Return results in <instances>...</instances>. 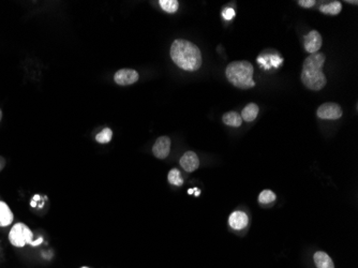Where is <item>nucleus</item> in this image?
Listing matches in <instances>:
<instances>
[{"label": "nucleus", "instance_id": "obj_1", "mask_svg": "<svg viewBox=\"0 0 358 268\" xmlns=\"http://www.w3.org/2000/svg\"><path fill=\"white\" fill-rule=\"evenodd\" d=\"M170 57L177 67L189 72L198 71L203 62L199 47L185 39H177L172 43Z\"/></svg>", "mask_w": 358, "mask_h": 268}, {"label": "nucleus", "instance_id": "obj_2", "mask_svg": "<svg viewBox=\"0 0 358 268\" xmlns=\"http://www.w3.org/2000/svg\"><path fill=\"white\" fill-rule=\"evenodd\" d=\"M325 60V55L317 52L310 54L303 61L300 78L308 89L318 91L326 86L327 80L323 72Z\"/></svg>", "mask_w": 358, "mask_h": 268}, {"label": "nucleus", "instance_id": "obj_3", "mask_svg": "<svg viewBox=\"0 0 358 268\" xmlns=\"http://www.w3.org/2000/svg\"><path fill=\"white\" fill-rule=\"evenodd\" d=\"M253 66L249 61H233L225 69L228 81L239 89H249L255 86Z\"/></svg>", "mask_w": 358, "mask_h": 268}, {"label": "nucleus", "instance_id": "obj_4", "mask_svg": "<svg viewBox=\"0 0 358 268\" xmlns=\"http://www.w3.org/2000/svg\"><path fill=\"white\" fill-rule=\"evenodd\" d=\"M34 234L30 228L24 223L14 224L9 233V240L14 247L23 248L33 243Z\"/></svg>", "mask_w": 358, "mask_h": 268}, {"label": "nucleus", "instance_id": "obj_5", "mask_svg": "<svg viewBox=\"0 0 358 268\" xmlns=\"http://www.w3.org/2000/svg\"><path fill=\"white\" fill-rule=\"evenodd\" d=\"M342 108L339 104L333 102H326L317 108L316 115L318 118L325 120H336L342 117Z\"/></svg>", "mask_w": 358, "mask_h": 268}, {"label": "nucleus", "instance_id": "obj_6", "mask_svg": "<svg viewBox=\"0 0 358 268\" xmlns=\"http://www.w3.org/2000/svg\"><path fill=\"white\" fill-rule=\"evenodd\" d=\"M139 75L133 69H120L114 75L115 83L119 86H129L138 81Z\"/></svg>", "mask_w": 358, "mask_h": 268}, {"label": "nucleus", "instance_id": "obj_7", "mask_svg": "<svg viewBox=\"0 0 358 268\" xmlns=\"http://www.w3.org/2000/svg\"><path fill=\"white\" fill-rule=\"evenodd\" d=\"M322 43H323L322 36L316 30H311L310 33L305 37V42H303V44H305V50L309 54H314L320 51V49L322 47Z\"/></svg>", "mask_w": 358, "mask_h": 268}, {"label": "nucleus", "instance_id": "obj_8", "mask_svg": "<svg viewBox=\"0 0 358 268\" xmlns=\"http://www.w3.org/2000/svg\"><path fill=\"white\" fill-rule=\"evenodd\" d=\"M170 152V139L168 137H160L154 142L152 154L158 159H165Z\"/></svg>", "mask_w": 358, "mask_h": 268}, {"label": "nucleus", "instance_id": "obj_9", "mask_svg": "<svg viewBox=\"0 0 358 268\" xmlns=\"http://www.w3.org/2000/svg\"><path fill=\"white\" fill-rule=\"evenodd\" d=\"M181 167L188 173H192L197 171L200 167V159L198 155L194 152H187L181 158Z\"/></svg>", "mask_w": 358, "mask_h": 268}, {"label": "nucleus", "instance_id": "obj_10", "mask_svg": "<svg viewBox=\"0 0 358 268\" xmlns=\"http://www.w3.org/2000/svg\"><path fill=\"white\" fill-rule=\"evenodd\" d=\"M248 222H249V218L247 214L240 210L232 212L229 218L230 226L233 228V230H236V231L244 230V228L248 225Z\"/></svg>", "mask_w": 358, "mask_h": 268}, {"label": "nucleus", "instance_id": "obj_11", "mask_svg": "<svg viewBox=\"0 0 358 268\" xmlns=\"http://www.w3.org/2000/svg\"><path fill=\"white\" fill-rule=\"evenodd\" d=\"M13 212L8 206V204L4 201H0V226L6 227L12 224L13 222Z\"/></svg>", "mask_w": 358, "mask_h": 268}, {"label": "nucleus", "instance_id": "obj_12", "mask_svg": "<svg viewBox=\"0 0 358 268\" xmlns=\"http://www.w3.org/2000/svg\"><path fill=\"white\" fill-rule=\"evenodd\" d=\"M313 261L316 268H334V264L330 256L323 251H317L313 255Z\"/></svg>", "mask_w": 358, "mask_h": 268}, {"label": "nucleus", "instance_id": "obj_13", "mask_svg": "<svg viewBox=\"0 0 358 268\" xmlns=\"http://www.w3.org/2000/svg\"><path fill=\"white\" fill-rule=\"evenodd\" d=\"M259 111L260 108L255 103H249L248 105H246V107L243 109V112L240 114L241 119L247 122H251L255 120V118L258 117Z\"/></svg>", "mask_w": 358, "mask_h": 268}, {"label": "nucleus", "instance_id": "obj_14", "mask_svg": "<svg viewBox=\"0 0 358 268\" xmlns=\"http://www.w3.org/2000/svg\"><path fill=\"white\" fill-rule=\"evenodd\" d=\"M222 121L227 125L230 127L238 128L243 123V119H241V116L236 113V112H228L222 116Z\"/></svg>", "mask_w": 358, "mask_h": 268}, {"label": "nucleus", "instance_id": "obj_15", "mask_svg": "<svg viewBox=\"0 0 358 268\" xmlns=\"http://www.w3.org/2000/svg\"><path fill=\"white\" fill-rule=\"evenodd\" d=\"M342 10V5L340 2H332L328 5H323L320 7V11L323 14L338 15Z\"/></svg>", "mask_w": 358, "mask_h": 268}, {"label": "nucleus", "instance_id": "obj_16", "mask_svg": "<svg viewBox=\"0 0 358 268\" xmlns=\"http://www.w3.org/2000/svg\"><path fill=\"white\" fill-rule=\"evenodd\" d=\"M167 179H168V183L174 185V186L181 187V186L184 185V178L182 176L181 171H179L178 169H172V170H170L168 172Z\"/></svg>", "mask_w": 358, "mask_h": 268}, {"label": "nucleus", "instance_id": "obj_17", "mask_svg": "<svg viewBox=\"0 0 358 268\" xmlns=\"http://www.w3.org/2000/svg\"><path fill=\"white\" fill-rule=\"evenodd\" d=\"M159 5L162 10L166 13H175L179 8V3L177 0H160Z\"/></svg>", "mask_w": 358, "mask_h": 268}, {"label": "nucleus", "instance_id": "obj_18", "mask_svg": "<svg viewBox=\"0 0 358 268\" xmlns=\"http://www.w3.org/2000/svg\"><path fill=\"white\" fill-rule=\"evenodd\" d=\"M112 138H113V131L110 128H105L97 134L96 141L100 144H107L112 141Z\"/></svg>", "mask_w": 358, "mask_h": 268}, {"label": "nucleus", "instance_id": "obj_19", "mask_svg": "<svg viewBox=\"0 0 358 268\" xmlns=\"http://www.w3.org/2000/svg\"><path fill=\"white\" fill-rule=\"evenodd\" d=\"M276 198L277 196H276L275 192H272L271 190H264L261 192V194L259 196V202L261 204L266 205V204H270L272 202H275Z\"/></svg>", "mask_w": 358, "mask_h": 268}, {"label": "nucleus", "instance_id": "obj_20", "mask_svg": "<svg viewBox=\"0 0 358 268\" xmlns=\"http://www.w3.org/2000/svg\"><path fill=\"white\" fill-rule=\"evenodd\" d=\"M222 17L224 18V20L232 21L235 17L234 9H232V8H227V9H224L222 12Z\"/></svg>", "mask_w": 358, "mask_h": 268}, {"label": "nucleus", "instance_id": "obj_21", "mask_svg": "<svg viewBox=\"0 0 358 268\" xmlns=\"http://www.w3.org/2000/svg\"><path fill=\"white\" fill-rule=\"evenodd\" d=\"M298 5L302 8H311L315 5L314 0H299Z\"/></svg>", "mask_w": 358, "mask_h": 268}, {"label": "nucleus", "instance_id": "obj_22", "mask_svg": "<svg viewBox=\"0 0 358 268\" xmlns=\"http://www.w3.org/2000/svg\"><path fill=\"white\" fill-rule=\"evenodd\" d=\"M270 61H271V65H272V66H275V67L277 68L280 64H282L283 59H282V58H280V57H278L277 55H275V56H271V57H270Z\"/></svg>", "mask_w": 358, "mask_h": 268}, {"label": "nucleus", "instance_id": "obj_23", "mask_svg": "<svg viewBox=\"0 0 358 268\" xmlns=\"http://www.w3.org/2000/svg\"><path fill=\"white\" fill-rule=\"evenodd\" d=\"M3 119V112H2V109H0V121H2Z\"/></svg>", "mask_w": 358, "mask_h": 268}, {"label": "nucleus", "instance_id": "obj_24", "mask_svg": "<svg viewBox=\"0 0 358 268\" xmlns=\"http://www.w3.org/2000/svg\"><path fill=\"white\" fill-rule=\"evenodd\" d=\"M188 193H189V194H192V193H193V189H190V190L188 191Z\"/></svg>", "mask_w": 358, "mask_h": 268}, {"label": "nucleus", "instance_id": "obj_25", "mask_svg": "<svg viewBox=\"0 0 358 268\" xmlns=\"http://www.w3.org/2000/svg\"><path fill=\"white\" fill-rule=\"evenodd\" d=\"M346 3H348V4H355V5H357V2H346Z\"/></svg>", "mask_w": 358, "mask_h": 268}, {"label": "nucleus", "instance_id": "obj_26", "mask_svg": "<svg viewBox=\"0 0 358 268\" xmlns=\"http://www.w3.org/2000/svg\"><path fill=\"white\" fill-rule=\"evenodd\" d=\"M82 268H88V267H82Z\"/></svg>", "mask_w": 358, "mask_h": 268}]
</instances>
